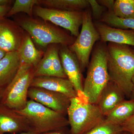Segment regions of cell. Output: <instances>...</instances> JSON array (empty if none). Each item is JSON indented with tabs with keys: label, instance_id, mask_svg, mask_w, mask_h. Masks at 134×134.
Here are the masks:
<instances>
[{
	"label": "cell",
	"instance_id": "cell-37",
	"mask_svg": "<svg viewBox=\"0 0 134 134\" xmlns=\"http://www.w3.org/2000/svg\"><path fill=\"white\" fill-rule=\"evenodd\" d=\"M133 52L134 53V50H133Z\"/></svg>",
	"mask_w": 134,
	"mask_h": 134
},
{
	"label": "cell",
	"instance_id": "cell-36",
	"mask_svg": "<svg viewBox=\"0 0 134 134\" xmlns=\"http://www.w3.org/2000/svg\"><path fill=\"white\" fill-rule=\"evenodd\" d=\"M121 134H131V133H128V132H122V133Z\"/></svg>",
	"mask_w": 134,
	"mask_h": 134
},
{
	"label": "cell",
	"instance_id": "cell-1",
	"mask_svg": "<svg viewBox=\"0 0 134 134\" xmlns=\"http://www.w3.org/2000/svg\"><path fill=\"white\" fill-rule=\"evenodd\" d=\"M107 65L110 81L117 85L130 99L134 75V53L129 46L109 43Z\"/></svg>",
	"mask_w": 134,
	"mask_h": 134
},
{
	"label": "cell",
	"instance_id": "cell-29",
	"mask_svg": "<svg viewBox=\"0 0 134 134\" xmlns=\"http://www.w3.org/2000/svg\"><path fill=\"white\" fill-rule=\"evenodd\" d=\"M41 134H70V129H68V127H66L59 130L47 132V133Z\"/></svg>",
	"mask_w": 134,
	"mask_h": 134
},
{
	"label": "cell",
	"instance_id": "cell-2",
	"mask_svg": "<svg viewBox=\"0 0 134 134\" xmlns=\"http://www.w3.org/2000/svg\"><path fill=\"white\" fill-rule=\"evenodd\" d=\"M110 81L107 65V45L100 42L95 46L83 84L84 98L97 105L101 92Z\"/></svg>",
	"mask_w": 134,
	"mask_h": 134
},
{
	"label": "cell",
	"instance_id": "cell-38",
	"mask_svg": "<svg viewBox=\"0 0 134 134\" xmlns=\"http://www.w3.org/2000/svg\"><path fill=\"white\" fill-rule=\"evenodd\" d=\"M0 104H1V102H0Z\"/></svg>",
	"mask_w": 134,
	"mask_h": 134
},
{
	"label": "cell",
	"instance_id": "cell-19",
	"mask_svg": "<svg viewBox=\"0 0 134 134\" xmlns=\"http://www.w3.org/2000/svg\"><path fill=\"white\" fill-rule=\"evenodd\" d=\"M39 3L51 8L68 11H82L90 6L87 0H39Z\"/></svg>",
	"mask_w": 134,
	"mask_h": 134
},
{
	"label": "cell",
	"instance_id": "cell-6",
	"mask_svg": "<svg viewBox=\"0 0 134 134\" xmlns=\"http://www.w3.org/2000/svg\"><path fill=\"white\" fill-rule=\"evenodd\" d=\"M21 28L29 34L35 43L45 48L51 44L70 46L74 39L61 30L44 22L32 18H27L19 23Z\"/></svg>",
	"mask_w": 134,
	"mask_h": 134
},
{
	"label": "cell",
	"instance_id": "cell-24",
	"mask_svg": "<svg viewBox=\"0 0 134 134\" xmlns=\"http://www.w3.org/2000/svg\"><path fill=\"white\" fill-rule=\"evenodd\" d=\"M124 131L120 125L103 121L84 134H121Z\"/></svg>",
	"mask_w": 134,
	"mask_h": 134
},
{
	"label": "cell",
	"instance_id": "cell-21",
	"mask_svg": "<svg viewBox=\"0 0 134 134\" xmlns=\"http://www.w3.org/2000/svg\"><path fill=\"white\" fill-rule=\"evenodd\" d=\"M55 45L48 47L45 53L37 66L34 71V77L51 76L53 66V54Z\"/></svg>",
	"mask_w": 134,
	"mask_h": 134
},
{
	"label": "cell",
	"instance_id": "cell-14",
	"mask_svg": "<svg viewBox=\"0 0 134 134\" xmlns=\"http://www.w3.org/2000/svg\"><path fill=\"white\" fill-rule=\"evenodd\" d=\"M126 97L120 88L110 81L101 92L97 105L105 117Z\"/></svg>",
	"mask_w": 134,
	"mask_h": 134
},
{
	"label": "cell",
	"instance_id": "cell-7",
	"mask_svg": "<svg viewBox=\"0 0 134 134\" xmlns=\"http://www.w3.org/2000/svg\"><path fill=\"white\" fill-rule=\"evenodd\" d=\"M100 40V35L92 21L91 13L89 10L84 11L81 32L69 47L77 58L82 72L88 68L93 46Z\"/></svg>",
	"mask_w": 134,
	"mask_h": 134
},
{
	"label": "cell",
	"instance_id": "cell-16",
	"mask_svg": "<svg viewBox=\"0 0 134 134\" xmlns=\"http://www.w3.org/2000/svg\"><path fill=\"white\" fill-rule=\"evenodd\" d=\"M21 63L17 51L7 53L0 60V89H5L12 82Z\"/></svg>",
	"mask_w": 134,
	"mask_h": 134
},
{
	"label": "cell",
	"instance_id": "cell-18",
	"mask_svg": "<svg viewBox=\"0 0 134 134\" xmlns=\"http://www.w3.org/2000/svg\"><path fill=\"white\" fill-rule=\"evenodd\" d=\"M134 114V100H124L105 117L104 121L120 125Z\"/></svg>",
	"mask_w": 134,
	"mask_h": 134
},
{
	"label": "cell",
	"instance_id": "cell-11",
	"mask_svg": "<svg viewBox=\"0 0 134 134\" xmlns=\"http://www.w3.org/2000/svg\"><path fill=\"white\" fill-rule=\"evenodd\" d=\"M30 131L31 129L25 117L0 104V134H17Z\"/></svg>",
	"mask_w": 134,
	"mask_h": 134
},
{
	"label": "cell",
	"instance_id": "cell-4",
	"mask_svg": "<svg viewBox=\"0 0 134 134\" xmlns=\"http://www.w3.org/2000/svg\"><path fill=\"white\" fill-rule=\"evenodd\" d=\"M67 115L70 134H85L105 119L97 105L78 96L70 99Z\"/></svg>",
	"mask_w": 134,
	"mask_h": 134
},
{
	"label": "cell",
	"instance_id": "cell-15",
	"mask_svg": "<svg viewBox=\"0 0 134 134\" xmlns=\"http://www.w3.org/2000/svg\"><path fill=\"white\" fill-rule=\"evenodd\" d=\"M12 21L0 19V48L7 53L18 51L23 38Z\"/></svg>",
	"mask_w": 134,
	"mask_h": 134
},
{
	"label": "cell",
	"instance_id": "cell-32",
	"mask_svg": "<svg viewBox=\"0 0 134 134\" xmlns=\"http://www.w3.org/2000/svg\"><path fill=\"white\" fill-rule=\"evenodd\" d=\"M132 83H133V86H132V90L130 99L134 100V75L132 77Z\"/></svg>",
	"mask_w": 134,
	"mask_h": 134
},
{
	"label": "cell",
	"instance_id": "cell-26",
	"mask_svg": "<svg viewBox=\"0 0 134 134\" xmlns=\"http://www.w3.org/2000/svg\"><path fill=\"white\" fill-rule=\"evenodd\" d=\"M92 9V15L95 19H100L104 14L105 7L100 5L95 0H87Z\"/></svg>",
	"mask_w": 134,
	"mask_h": 134
},
{
	"label": "cell",
	"instance_id": "cell-27",
	"mask_svg": "<svg viewBox=\"0 0 134 134\" xmlns=\"http://www.w3.org/2000/svg\"><path fill=\"white\" fill-rule=\"evenodd\" d=\"M124 132L134 134V114L121 125Z\"/></svg>",
	"mask_w": 134,
	"mask_h": 134
},
{
	"label": "cell",
	"instance_id": "cell-9",
	"mask_svg": "<svg viewBox=\"0 0 134 134\" xmlns=\"http://www.w3.org/2000/svg\"><path fill=\"white\" fill-rule=\"evenodd\" d=\"M28 97L31 100L40 103L47 108L67 115L70 99L62 93L42 88L30 87Z\"/></svg>",
	"mask_w": 134,
	"mask_h": 134
},
{
	"label": "cell",
	"instance_id": "cell-23",
	"mask_svg": "<svg viewBox=\"0 0 134 134\" xmlns=\"http://www.w3.org/2000/svg\"><path fill=\"white\" fill-rule=\"evenodd\" d=\"M39 4V0H16L8 12L7 16H10L19 12H24L31 17L35 5Z\"/></svg>",
	"mask_w": 134,
	"mask_h": 134
},
{
	"label": "cell",
	"instance_id": "cell-5",
	"mask_svg": "<svg viewBox=\"0 0 134 134\" xmlns=\"http://www.w3.org/2000/svg\"><path fill=\"white\" fill-rule=\"evenodd\" d=\"M35 69L32 65L22 63L14 78L3 91L1 104L15 111L25 107Z\"/></svg>",
	"mask_w": 134,
	"mask_h": 134
},
{
	"label": "cell",
	"instance_id": "cell-22",
	"mask_svg": "<svg viewBox=\"0 0 134 134\" xmlns=\"http://www.w3.org/2000/svg\"><path fill=\"white\" fill-rule=\"evenodd\" d=\"M113 12L120 18L134 19V0L115 1Z\"/></svg>",
	"mask_w": 134,
	"mask_h": 134
},
{
	"label": "cell",
	"instance_id": "cell-8",
	"mask_svg": "<svg viewBox=\"0 0 134 134\" xmlns=\"http://www.w3.org/2000/svg\"><path fill=\"white\" fill-rule=\"evenodd\" d=\"M34 12L45 21H49L69 31L71 35L77 37L82 25L83 12L68 11L35 6Z\"/></svg>",
	"mask_w": 134,
	"mask_h": 134
},
{
	"label": "cell",
	"instance_id": "cell-30",
	"mask_svg": "<svg viewBox=\"0 0 134 134\" xmlns=\"http://www.w3.org/2000/svg\"><path fill=\"white\" fill-rule=\"evenodd\" d=\"M10 9L9 6H0V19L7 16Z\"/></svg>",
	"mask_w": 134,
	"mask_h": 134
},
{
	"label": "cell",
	"instance_id": "cell-33",
	"mask_svg": "<svg viewBox=\"0 0 134 134\" xmlns=\"http://www.w3.org/2000/svg\"><path fill=\"white\" fill-rule=\"evenodd\" d=\"M7 52L0 48V60L2 59L7 54Z\"/></svg>",
	"mask_w": 134,
	"mask_h": 134
},
{
	"label": "cell",
	"instance_id": "cell-34",
	"mask_svg": "<svg viewBox=\"0 0 134 134\" xmlns=\"http://www.w3.org/2000/svg\"><path fill=\"white\" fill-rule=\"evenodd\" d=\"M17 134H37L34 132H32V131H30V132H23V133H20Z\"/></svg>",
	"mask_w": 134,
	"mask_h": 134
},
{
	"label": "cell",
	"instance_id": "cell-17",
	"mask_svg": "<svg viewBox=\"0 0 134 134\" xmlns=\"http://www.w3.org/2000/svg\"><path fill=\"white\" fill-rule=\"evenodd\" d=\"M17 52L22 63L32 65L35 68L43 58V52L36 48L29 35L24 38Z\"/></svg>",
	"mask_w": 134,
	"mask_h": 134
},
{
	"label": "cell",
	"instance_id": "cell-13",
	"mask_svg": "<svg viewBox=\"0 0 134 134\" xmlns=\"http://www.w3.org/2000/svg\"><path fill=\"white\" fill-rule=\"evenodd\" d=\"M101 42H107L134 46V30L111 27L103 22L94 24Z\"/></svg>",
	"mask_w": 134,
	"mask_h": 134
},
{
	"label": "cell",
	"instance_id": "cell-25",
	"mask_svg": "<svg viewBox=\"0 0 134 134\" xmlns=\"http://www.w3.org/2000/svg\"><path fill=\"white\" fill-rule=\"evenodd\" d=\"M59 51V50L58 47L55 45L53 54V66L51 76L68 78L60 59Z\"/></svg>",
	"mask_w": 134,
	"mask_h": 134
},
{
	"label": "cell",
	"instance_id": "cell-3",
	"mask_svg": "<svg viewBox=\"0 0 134 134\" xmlns=\"http://www.w3.org/2000/svg\"><path fill=\"white\" fill-rule=\"evenodd\" d=\"M16 111L26 118L32 132L37 134L59 130L69 126L65 115L31 99L23 109Z\"/></svg>",
	"mask_w": 134,
	"mask_h": 134
},
{
	"label": "cell",
	"instance_id": "cell-28",
	"mask_svg": "<svg viewBox=\"0 0 134 134\" xmlns=\"http://www.w3.org/2000/svg\"><path fill=\"white\" fill-rule=\"evenodd\" d=\"M97 1L100 5L108 8V11H113L115 1L113 0H100Z\"/></svg>",
	"mask_w": 134,
	"mask_h": 134
},
{
	"label": "cell",
	"instance_id": "cell-31",
	"mask_svg": "<svg viewBox=\"0 0 134 134\" xmlns=\"http://www.w3.org/2000/svg\"><path fill=\"white\" fill-rule=\"evenodd\" d=\"M12 1L10 0H0V6H9Z\"/></svg>",
	"mask_w": 134,
	"mask_h": 134
},
{
	"label": "cell",
	"instance_id": "cell-35",
	"mask_svg": "<svg viewBox=\"0 0 134 134\" xmlns=\"http://www.w3.org/2000/svg\"><path fill=\"white\" fill-rule=\"evenodd\" d=\"M4 90H5V89H0V102H1L2 96L3 93V92L4 91Z\"/></svg>",
	"mask_w": 134,
	"mask_h": 134
},
{
	"label": "cell",
	"instance_id": "cell-10",
	"mask_svg": "<svg viewBox=\"0 0 134 134\" xmlns=\"http://www.w3.org/2000/svg\"><path fill=\"white\" fill-rule=\"evenodd\" d=\"M62 46L59 54L64 72L74 86L77 96L83 97L82 72L78 60L67 46Z\"/></svg>",
	"mask_w": 134,
	"mask_h": 134
},
{
	"label": "cell",
	"instance_id": "cell-20",
	"mask_svg": "<svg viewBox=\"0 0 134 134\" xmlns=\"http://www.w3.org/2000/svg\"><path fill=\"white\" fill-rule=\"evenodd\" d=\"M99 21L117 29L134 30V19H123L115 16L113 11L104 13Z\"/></svg>",
	"mask_w": 134,
	"mask_h": 134
},
{
	"label": "cell",
	"instance_id": "cell-12",
	"mask_svg": "<svg viewBox=\"0 0 134 134\" xmlns=\"http://www.w3.org/2000/svg\"><path fill=\"white\" fill-rule=\"evenodd\" d=\"M30 87L42 88L59 92L70 99L78 96L72 83L68 78L52 76L34 77Z\"/></svg>",
	"mask_w": 134,
	"mask_h": 134
}]
</instances>
